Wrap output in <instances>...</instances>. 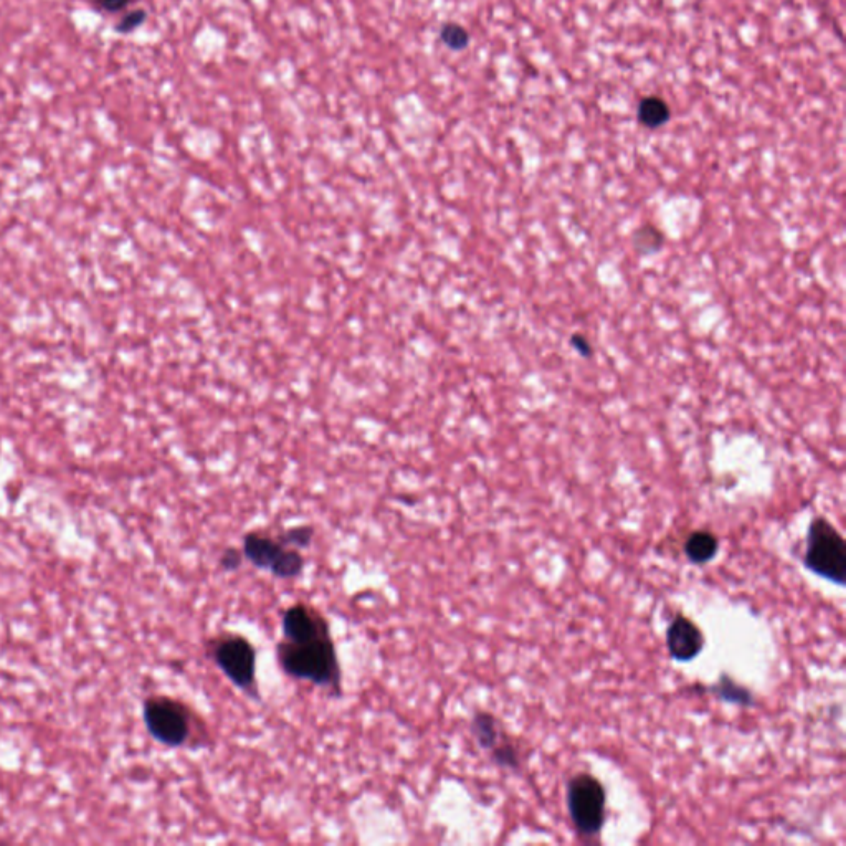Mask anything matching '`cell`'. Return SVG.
Wrapping results in <instances>:
<instances>
[{
	"label": "cell",
	"instance_id": "9c48e42d",
	"mask_svg": "<svg viewBox=\"0 0 846 846\" xmlns=\"http://www.w3.org/2000/svg\"><path fill=\"white\" fill-rule=\"evenodd\" d=\"M718 551L719 539L709 531H694L685 542L686 557L696 566L713 561Z\"/></svg>",
	"mask_w": 846,
	"mask_h": 846
},
{
	"label": "cell",
	"instance_id": "e0dca14e",
	"mask_svg": "<svg viewBox=\"0 0 846 846\" xmlns=\"http://www.w3.org/2000/svg\"><path fill=\"white\" fill-rule=\"evenodd\" d=\"M131 0H98V4L103 7L105 10H111V12H116V10H121L123 7L129 4Z\"/></svg>",
	"mask_w": 846,
	"mask_h": 846
},
{
	"label": "cell",
	"instance_id": "8992f818",
	"mask_svg": "<svg viewBox=\"0 0 846 846\" xmlns=\"http://www.w3.org/2000/svg\"><path fill=\"white\" fill-rule=\"evenodd\" d=\"M604 785L590 774H577L567 785V807L577 832L582 837H595L605 823Z\"/></svg>",
	"mask_w": 846,
	"mask_h": 846
},
{
	"label": "cell",
	"instance_id": "52a82bcc",
	"mask_svg": "<svg viewBox=\"0 0 846 846\" xmlns=\"http://www.w3.org/2000/svg\"><path fill=\"white\" fill-rule=\"evenodd\" d=\"M666 647L673 660L680 663L694 660L703 652V632L691 618L678 615L666 630Z\"/></svg>",
	"mask_w": 846,
	"mask_h": 846
},
{
	"label": "cell",
	"instance_id": "ba28073f",
	"mask_svg": "<svg viewBox=\"0 0 846 846\" xmlns=\"http://www.w3.org/2000/svg\"><path fill=\"white\" fill-rule=\"evenodd\" d=\"M470 731L483 751L491 752L506 739V732L501 729L498 719L486 711H478L471 718Z\"/></svg>",
	"mask_w": 846,
	"mask_h": 846
},
{
	"label": "cell",
	"instance_id": "7c38bea8",
	"mask_svg": "<svg viewBox=\"0 0 846 846\" xmlns=\"http://www.w3.org/2000/svg\"><path fill=\"white\" fill-rule=\"evenodd\" d=\"M440 40L447 45L450 50L460 52L465 50L470 45V34L466 32L465 27L455 22H447L442 25L440 29Z\"/></svg>",
	"mask_w": 846,
	"mask_h": 846
},
{
	"label": "cell",
	"instance_id": "ac0fdd59",
	"mask_svg": "<svg viewBox=\"0 0 846 846\" xmlns=\"http://www.w3.org/2000/svg\"><path fill=\"white\" fill-rule=\"evenodd\" d=\"M572 343H574V346H577V349H579L580 354H585V356H589L590 346L589 343L585 341V338H580V336H576V338L572 339Z\"/></svg>",
	"mask_w": 846,
	"mask_h": 846
},
{
	"label": "cell",
	"instance_id": "5bb4252c",
	"mask_svg": "<svg viewBox=\"0 0 846 846\" xmlns=\"http://www.w3.org/2000/svg\"><path fill=\"white\" fill-rule=\"evenodd\" d=\"M313 536L314 529L311 526H298V528L286 529L285 533H281L278 538L281 542H285L286 546L306 549L313 541Z\"/></svg>",
	"mask_w": 846,
	"mask_h": 846
},
{
	"label": "cell",
	"instance_id": "7a4b0ae2",
	"mask_svg": "<svg viewBox=\"0 0 846 846\" xmlns=\"http://www.w3.org/2000/svg\"><path fill=\"white\" fill-rule=\"evenodd\" d=\"M143 719L149 734L167 747L191 744L197 718L186 703L171 696H149L144 701Z\"/></svg>",
	"mask_w": 846,
	"mask_h": 846
},
{
	"label": "cell",
	"instance_id": "2e32d148",
	"mask_svg": "<svg viewBox=\"0 0 846 846\" xmlns=\"http://www.w3.org/2000/svg\"><path fill=\"white\" fill-rule=\"evenodd\" d=\"M144 19H146V12L144 10H136L133 14H129L128 17H124L123 22L119 25V30L121 32H131V30L143 24Z\"/></svg>",
	"mask_w": 846,
	"mask_h": 846
},
{
	"label": "cell",
	"instance_id": "6da1fadb",
	"mask_svg": "<svg viewBox=\"0 0 846 846\" xmlns=\"http://www.w3.org/2000/svg\"><path fill=\"white\" fill-rule=\"evenodd\" d=\"M276 658L281 670L291 678L308 681L333 696H341L343 671L331 630L296 640L283 638L276 647Z\"/></svg>",
	"mask_w": 846,
	"mask_h": 846
},
{
	"label": "cell",
	"instance_id": "30bf717a",
	"mask_svg": "<svg viewBox=\"0 0 846 846\" xmlns=\"http://www.w3.org/2000/svg\"><path fill=\"white\" fill-rule=\"evenodd\" d=\"M637 118L645 128L658 129L670 121L671 108L660 96H647L638 105Z\"/></svg>",
	"mask_w": 846,
	"mask_h": 846
},
{
	"label": "cell",
	"instance_id": "3957f363",
	"mask_svg": "<svg viewBox=\"0 0 846 846\" xmlns=\"http://www.w3.org/2000/svg\"><path fill=\"white\" fill-rule=\"evenodd\" d=\"M215 665L235 688L260 698L257 688V648L237 633H222L209 645Z\"/></svg>",
	"mask_w": 846,
	"mask_h": 846
},
{
	"label": "cell",
	"instance_id": "277c9868",
	"mask_svg": "<svg viewBox=\"0 0 846 846\" xmlns=\"http://www.w3.org/2000/svg\"><path fill=\"white\" fill-rule=\"evenodd\" d=\"M804 564L808 571L828 582L845 584L846 542L825 518H815L810 523Z\"/></svg>",
	"mask_w": 846,
	"mask_h": 846
},
{
	"label": "cell",
	"instance_id": "9a60e30c",
	"mask_svg": "<svg viewBox=\"0 0 846 846\" xmlns=\"http://www.w3.org/2000/svg\"><path fill=\"white\" fill-rule=\"evenodd\" d=\"M243 552L238 551L235 547H229L227 551L220 557V566L224 567L225 571H237L238 567L243 564Z\"/></svg>",
	"mask_w": 846,
	"mask_h": 846
},
{
	"label": "cell",
	"instance_id": "4fadbf2b",
	"mask_svg": "<svg viewBox=\"0 0 846 846\" xmlns=\"http://www.w3.org/2000/svg\"><path fill=\"white\" fill-rule=\"evenodd\" d=\"M490 754L493 762L501 769L516 770L519 767L518 751L508 737L501 742L500 746H496Z\"/></svg>",
	"mask_w": 846,
	"mask_h": 846
},
{
	"label": "cell",
	"instance_id": "8fae6325",
	"mask_svg": "<svg viewBox=\"0 0 846 846\" xmlns=\"http://www.w3.org/2000/svg\"><path fill=\"white\" fill-rule=\"evenodd\" d=\"M714 691L718 693L719 698H723L728 703L742 704V706L752 704L751 691L736 685L728 676H721L718 685L714 686Z\"/></svg>",
	"mask_w": 846,
	"mask_h": 846
},
{
	"label": "cell",
	"instance_id": "5b68a950",
	"mask_svg": "<svg viewBox=\"0 0 846 846\" xmlns=\"http://www.w3.org/2000/svg\"><path fill=\"white\" fill-rule=\"evenodd\" d=\"M242 552L253 566L271 572L278 579H296L305 569V557L301 556L300 549L286 546L280 538H271L268 534L255 531L245 534Z\"/></svg>",
	"mask_w": 846,
	"mask_h": 846
}]
</instances>
